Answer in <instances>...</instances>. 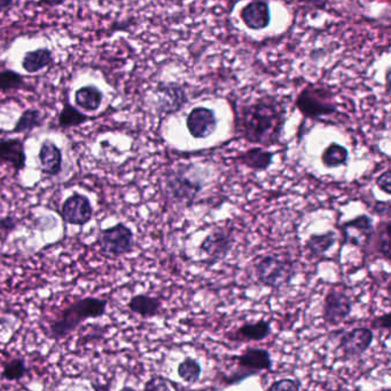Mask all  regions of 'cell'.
Returning <instances> with one entry per match:
<instances>
[{
	"label": "cell",
	"mask_w": 391,
	"mask_h": 391,
	"mask_svg": "<svg viewBox=\"0 0 391 391\" xmlns=\"http://www.w3.org/2000/svg\"><path fill=\"white\" fill-rule=\"evenodd\" d=\"M97 243L102 252L112 256H121L131 252L135 246V235L131 228L119 222L113 227L99 232Z\"/></svg>",
	"instance_id": "obj_6"
},
{
	"label": "cell",
	"mask_w": 391,
	"mask_h": 391,
	"mask_svg": "<svg viewBox=\"0 0 391 391\" xmlns=\"http://www.w3.org/2000/svg\"><path fill=\"white\" fill-rule=\"evenodd\" d=\"M45 122V117L40 109L30 108L21 113L16 126L11 130V133H27L35 128H42Z\"/></svg>",
	"instance_id": "obj_26"
},
{
	"label": "cell",
	"mask_w": 391,
	"mask_h": 391,
	"mask_svg": "<svg viewBox=\"0 0 391 391\" xmlns=\"http://www.w3.org/2000/svg\"><path fill=\"white\" fill-rule=\"evenodd\" d=\"M391 325L390 313H385L383 315L378 316L372 321V328L374 330H389Z\"/></svg>",
	"instance_id": "obj_36"
},
{
	"label": "cell",
	"mask_w": 391,
	"mask_h": 391,
	"mask_svg": "<svg viewBox=\"0 0 391 391\" xmlns=\"http://www.w3.org/2000/svg\"><path fill=\"white\" fill-rule=\"evenodd\" d=\"M27 365L23 358H14L4 365L1 378L6 381H20L27 374Z\"/></svg>",
	"instance_id": "obj_28"
},
{
	"label": "cell",
	"mask_w": 391,
	"mask_h": 391,
	"mask_svg": "<svg viewBox=\"0 0 391 391\" xmlns=\"http://www.w3.org/2000/svg\"><path fill=\"white\" fill-rule=\"evenodd\" d=\"M337 232L333 230L326 231L324 234H312L306 240V247L312 256L320 258L337 244Z\"/></svg>",
	"instance_id": "obj_23"
},
{
	"label": "cell",
	"mask_w": 391,
	"mask_h": 391,
	"mask_svg": "<svg viewBox=\"0 0 391 391\" xmlns=\"http://www.w3.org/2000/svg\"><path fill=\"white\" fill-rule=\"evenodd\" d=\"M93 213L91 200L80 192H73L62 203L61 218L67 225L83 227L91 221Z\"/></svg>",
	"instance_id": "obj_9"
},
{
	"label": "cell",
	"mask_w": 391,
	"mask_h": 391,
	"mask_svg": "<svg viewBox=\"0 0 391 391\" xmlns=\"http://www.w3.org/2000/svg\"><path fill=\"white\" fill-rule=\"evenodd\" d=\"M341 231L344 243L356 247H366L373 240L375 229L372 218L367 214H361L344 222Z\"/></svg>",
	"instance_id": "obj_10"
},
{
	"label": "cell",
	"mask_w": 391,
	"mask_h": 391,
	"mask_svg": "<svg viewBox=\"0 0 391 391\" xmlns=\"http://www.w3.org/2000/svg\"><path fill=\"white\" fill-rule=\"evenodd\" d=\"M128 308L131 313L140 316L143 318H153L159 315L162 308V302L159 297L147 294H137L128 302Z\"/></svg>",
	"instance_id": "obj_20"
},
{
	"label": "cell",
	"mask_w": 391,
	"mask_h": 391,
	"mask_svg": "<svg viewBox=\"0 0 391 391\" xmlns=\"http://www.w3.org/2000/svg\"><path fill=\"white\" fill-rule=\"evenodd\" d=\"M119 391H137L135 388H132V387H124V388L121 389Z\"/></svg>",
	"instance_id": "obj_42"
},
{
	"label": "cell",
	"mask_w": 391,
	"mask_h": 391,
	"mask_svg": "<svg viewBox=\"0 0 391 391\" xmlns=\"http://www.w3.org/2000/svg\"><path fill=\"white\" fill-rule=\"evenodd\" d=\"M14 0H0V13L12 7Z\"/></svg>",
	"instance_id": "obj_40"
},
{
	"label": "cell",
	"mask_w": 391,
	"mask_h": 391,
	"mask_svg": "<svg viewBox=\"0 0 391 391\" xmlns=\"http://www.w3.org/2000/svg\"><path fill=\"white\" fill-rule=\"evenodd\" d=\"M390 180L391 170L390 168H387L383 174H380L379 178H378L375 181L378 188H379L381 192H385V194H388V196L391 194Z\"/></svg>",
	"instance_id": "obj_35"
},
{
	"label": "cell",
	"mask_w": 391,
	"mask_h": 391,
	"mask_svg": "<svg viewBox=\"0 0 391 391\" xmlns=\"http://www.w3.org/2000/svg\"><path fill=\"white\" fill-rule=\"evenodd\" d=\"M272 333L271 322L260 319L258 322L246 323L241 325L233 334L229 335V340L234 341H263Z\"/></svg>",
	"instance_id": "obj_18"
},
{
	"label": "cell",
	"mask_w": 391,
	"mask_h": 391,
	"mask_svg": "<svg viewBox=\"0 0 391 391\" xmlns=\"http://www.w3.org/2000/svg\"><path fill=\"white\" fill-rule=\"evenodd\" d=\"M286 119V104L275 97L242 104L234 113L236 132L248 142L264 147L280 144Z\"/></svg>",
	"instance_id": "obj_1"
},
{
	"label": "cell",
	"mask_w": 391,
	"mask_h": 391,
	"mask_svg": "<svg viewBox=\"0 0 391 391\" xmlns=\"http://www.w3.org/2000/svg\"><path fill=\"white\" fill-rule=\"evenodd\" d=\"M202 366L192 357H186L177 367V374L184 383L196 385L201 379Z\"/></svg>",
	"instance_id": "obj_27"
},
{
	"label": "cell",
	"mask_w": 391,
	"mask_h": 391,
	"mask_svg": "<svg viewBox=\"0 0 391 391\" xmlns=\"http://www.w3.org/2000/svg\"><path fill=\"white\" fill-rule=\"evenodd\" d=\"M295 106L306 118L324 120L337 113L335 94L326 86L309 84L303 88L295 100Z\"/></svg>",
	"instance_id": "obj_5"
},
{
	"label": "cell",
	"mask_w": 391,
	"mask_h": 391,
	"mask_svg": "<svg viewBox=\"0 0 391 391\" xmlns=\"http://www.w3.org/2000/svg\"><path fill=\"white\" fill-rule=\"evenodd\" d=\"M66 3V0H40L38 5L45 7H58L61 6Z\"/></svg>",
	"instance_id": "obj_38"
},
{
	"label": "cell",
	"mask_w": 391,
	"mask_h": 391,
	"mask_svg": "<svg viewBox=\"0 0 391 391\" xmlns=\"http://www.w3.org/2000/svg\"><path fill=\"white\" fill-rule=\"evenodd\" d=\"M273 156V152L267 151L260 147H255L236 156V161L251 170L263 172L269 170V167L272 165Z\"/></svg>",
	"instance_id": "obj_19"
},
{
	"label": "cell",
	"mask_w": 391,
	"mask_h": 391,
	"mask_svg": "<svg viewBox=\"0 0 391 391\" xmlns=\"http://www.w3.org/2000/svg\"><path fill=\"white\" fill-rule=\"evenodd\" d=\"M391 205L390 201H380L376 200L373 206V212L376 216H385L389 218L390 216Z\"/></svg>",
	"instance_id": "obj_37"
},
{
	"label": "cell",
	"mask_w": 391,
	"mask_h": 391,
	"mask_svg": "<svg viewBox=\"0 0 391 391\" xmlns=\"http://www.w3.org/2000/svg\"><path fill=\"white\" fill-rule=\"evenodd\" d=\"M240 18L251 30H263L271 23V11L265 0H253L240 12Z\"/></svg>",
	"instance_id": "obj_15"
},
{
	"label": "cell",
	"mask_w": 391,
	"mask_h": 391,
	"mask_svg": "<svg viewBox=\"0 0 391 391\" xmlns=\"http://www.w3.org/2000/svg\"><path fill=\"white\" fill-rule=\"evenodd\" d=\"M144 391H172V389L163 376H154L150 380H147Z\"/></svg>",
	"instance_id": "obj_34"
},
{
	"label": "cell",
	"mask_w": 391,
	"mask_h": 391,
	"mask_svg": "<svg viewBox=\"0 0 391 391\" xmlns=\"http://www.w3.org/2000/svg\"><path fill=\"white\" fill-rule=\"evenodd\" d=\"M209 170L196 164H179L163 176V192L172 203L188 207L208 183Z\"/></svg>",
	"instance_id": "obj_2"
},
{
	"label": "cell",
	"mask_w": 391,
	"mask_h": 391,
	"mask_svg": "<svg viewBox=\"0 0 391 391\" xmlns=\"http://www.w3.org/2000/svg\"><path fill=\"white\" fill-rule=\"evenodd\" d=\"M349 161V150L339 143L332 142L321 154V163L327 168L346 166Z\"/></svg>",
	"instance_id": "obj_24"
},
{
	"label": "cell",
	"mask_w": 391,
	"mask_h": 391,
	"mask_svg": "<svg viewBox=\"0 0 391 391\" xmlns=\"http://www.w3.org/2000/svg\"><path fill=\"white\" fill-rule=\"evenodd\" d=\"M389 78H390V71H389L388 69L387 70V73H385V85H387V93H388V94L389 91H390V84H389L390 80H389Z\"/></svg>",
	"instance_id": "obj_41"
},
{
	"label": "cell",
	"mask_w": 391,
	"mask_h": 391,
	"mask_svg": "<svg viewBox=\"0 0 391 391\" xmlns=\"http://www.w3.org/2000/svg\"><path fill=\"white\" fill-rule=\"evenodd\" d=\"M299 273L297 263L282 254L264 255L255 264V277L260 285L280 290L289 285Z\"/></svg>",
	"instance_id": "obj_4"
},
{
	"label": "cell",
	"mask_w": 391,
	"mask_h": 391,
	"mask_svg": "<svg viewBox=\"0 0 391 391\" xmlns=\"http://www.w3.org/2000/svg\"><path fill=\"white\" fill-rule=\"evenodd\" d=\"M53 55L51 49H38L25 53L22 58V68L28 73H37L52 63Z\"/></svg>",
	"instance_id": "obj_22"
},
{
	"label": "cell",
	"mask_w": 391,
	"mask_h": 391,
	"mask_svg": "<svg viewBox=\"0 0 391 391\" xmlns=\"http://www.w3.org/2000/svg\"><path fill=\"white\" fill-rule=\"evenodd\" d=\"M378 391H391V390L389 388H383V389H380V390H378Z\"/></svg>",
	"instance_id": "obj_43"
},
{
	"label": "cell",
	"mask_w": 391,
	"mask_h": 391,
	"mask_svg": "<svg viewBox=\"0 0 391 391\" xmlns=\"http://www.w3.org/2000/svg\"><path fill=\"white\" fill-rule=\"evenodd\" d=\"M18 223L20 222L14 216H8L0 218V240H6L8 235L18 228Z\"/></svg>",
	"instance_id": "obj_33"
},
{
	"label": "cell",
	"mask_w": 391,
	"mask_h": 391,
	"mask_svg": "<svg viewBox=\"0 0 391 391\" xmlns=\"http://www.w3.org/2000/svg\"><path fill=\"white\" fill-rule=\"evenodd\" d=\"M104 93L95 85H86L75 92V104L86 113H95L100 109Z\"/></svg>",
	"instance_id": "obj_21"
},
{
	"label": "cell",
	"mask_w": 391,
	"mask_h": 391,
	"mask_svg": "<svg viewBox=\"0 0 391 391\" xmlns=\"http://www.w3.org/2000/svg\"><path fill=\"white\" fill-rule=\"evenodd\" d=\"M38 161H40V170L44 175L58 176L62 170L61 149L59 148L52 139H44L40 144V152H38Z\"/></svg>",
	"instance_id": "obj_16"
},
{
	"label": "cell",
	"mask_w": 391,
	"mask_h": 391,
	"mask_svg": "<svg viewBox=\"0 0 391 391\" xmlns=\"http://www.w3.org/2000/svg\"><path fill=\"white\" fill-rule=\"evenodd\" d=\"M256 372H253V371L243 370V368H239L236 372H233L232 374H229V376H224L223 379H222V383L224 385H240L242 381H245L248 378L251 376H257Z\"/></svg>",
	"instance_id": "obj_31"
},
{
	"label": "cell",
	"mask_w": 391,
	"mask_h": 391,
	"mask_svg": "<svg viewBox=\"0 0 391 391\" xmlns=\"http://www.w3.org/2000/svg\"><path fill=\"white\" fill-rule=\"evenodd\" d=\"M107 306L108 301L100 297H88L73 301V304L64 308L49 324V337L64 339L88 319L101 318L106 315Z\"/></svg>",
	"instance_id": "obj_3"
},
{
	"label": "cell",
	"mask_w": 391,
	"mask_h": 391,
	"mask_svg": "<svg viewBox=\"0 0 391 391\" xmlns=\"http://www.w3.org/2000/svg\"><path fill=\"white\" fill-rule=\"evenodd\" d=\"M92 389L93 391H110V387H112V381L107 383H91Z\"/></svg>",
	"instance_id": "obj_39"
},
{
	"label": "cell",
	"mask_w": 391,
	"mask_h": 391,
	"mask_svg": "<svg viewBox=\"0 0 391 391\" xmlns=\"http://www.w3.org/2000/svg\"><path fill=\"white\" fill-rule=\"evenodd\" d=\"M373 340V330L371 328H352L341 337L339 348L346 359H355L364 355L372 346Z\"/></svg>",
	"instance_id": "obj_12"
},
{
	"label": "cell",
	"mask_w": 391,
	"mask_h": 391,
	"mask_svg": "<svg viewBox=\"0 0 391 391\" xmlns=\"http://www.w3.org/2000/svg\"><path fill=\"white\" fill-rule=\"evenodd\" d=\"M390 227L389 220L381 222L376 235V251L385 261L390 260Z\"/></svg>",
	"instance_id": "obj_29"
},
{
	"label": "cell",
	"mask_w": 391,
	"mask_h": 391,
	"mask_svg": "<svg viewBox=\"0 0 391 391\" xmlns=\"http://www.w3.org/2000/svg\"><path fill=\"white\" fill-rule=\"evenodd\" d=\"M8 164L16 173L27 164L25 142L20 137H0V165Z\"/></svg>",
	"instance_id": "obj_14"
},
{
	"label": "cell",
	"mask_w": 391,
	"mask_h": 391,
	"mask_svg": "<svg viewBox=\"0 0 391 391\" xmlns=\"http://www.w3.org/2000/svg\"><path fill=\"white\" fill-rule=\"evenodd\" d=\"M240 368L260 373V371H270L273 361L269 350L263 348H247L234 357Z\"/></svg>",
	"instance_id": "obj_17"
},
{
	"label": "cell",
	"mask_w": 391,
	"mask_h": 391,
	"mask_svg": "<svg viewBox=\"0 0 391 391\" xmlns=\"http://www.w3.org/2000/svg\"><path fill=\"white\" fill-rule=\"evenodd\" d=\"M266 391H301V385L297 380L286 378L275 381Z\"/></svg>",
	"instance_id": "obj_32"
},
{
	"label": "cell",
	"mask_w": 391,
	"mask_h": 391,
	"mask_svg": "<svg viewBox=\"0 0 391 391\" xmlns=\"http://www.w3.org/2000/svg\"><path fill=\"white\" fill-rule=\"evenodd\" d=\"M234 246L232 230L227 227L216 228L210 234L205 237L200 245V254L203 258V263L209 267L225 260Z\"/></svg>",
	"instance_id": "obj_7"
},
{
	"label": "cell",
	"mask_w": 391,
	"mask_h": 391,
	"mask_svg": "<svg viewBox=\"0 0 391 391\" xmlns=\"http://www.w3.org/2000/svg\"><path fill=\"white\" fill-rule=\"evenodd\" d=\"M157 94V111L163 115H172L183 109L188 101L186 92L174 82L160 84L156 89Z\"/></svg>",
	"instance_id": "obj_13"
},
{
	"label": "cell",
	"mask_w": 391,
	"mask_h": 391,
	"mask_svg": "<svg viewBox=\"0 0 391 391\" xmlns=\"http://www.w3.org/2000/svg\"><path fill=\"white\" fill-rule=\"evenodd\" d=\"M218 118L214 110L205 106H196L186 117V128L194 139H207L216 132Z\"/></svg>",
	"instance_id": "obj_11"
},
{
	"label": "cell",
	"mask_w": 391,
	"mask_h": 391,
	"mask_svg": "<svg viewBox=\"0 0 391 391\" xmlns=\"http://www.w3.org/2000/svg\"><path fill=\"white\" fill-rule=\"evenodd\" d=\"M25 86V77L14 70L5 69L0 71V91H13V89H20Z\"/></svg>",
	"instance_id": "obj_30"
},
{
	"label": "cell",
	"mask_w": 391,
	"mask_h": 391,
	"mask_svg": "<svg viewBox=\"0 0 391 391\" xmlns=\"http://www.w3.org/2000/svg\"><path fill=\"white\" fill-rule=\"evenodd\" d=\"M90 117L77 109L76 106H71L69 102L64 104L61 111L58 116V126L64 130L80 128L90 120Z\"/></svg>",
	"instance_id": "obj_25"
},
{
	"label": "cell",
	"mask_w": 391,
	"mask_h": 391,
	"mask_svg": "<svg viewBox=\"0 0 391 391\" xmlns=\"http://www.w3.org/2000/svg\"><path fill=\"white\" fill-rule=\"evenodd\" d=\"M354 302L346 292L339 288H330L323 302V318L328 325L341 324L351 315Z\"/></svg>",
	"instance_id": "obj_8"
}]
</instances>
